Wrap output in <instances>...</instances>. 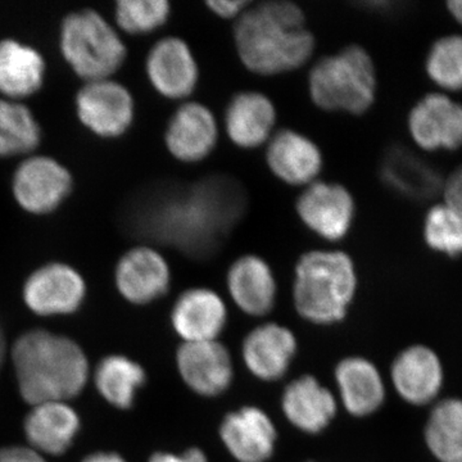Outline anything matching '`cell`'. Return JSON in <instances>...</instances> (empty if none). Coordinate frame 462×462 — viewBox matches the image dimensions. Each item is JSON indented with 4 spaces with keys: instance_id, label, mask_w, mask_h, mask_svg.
Listing matches in <instances>:
<instances>
[{
    "instance_id": "cell-9",
    "label": "cell",
    "mask_w": 462,
    "mask_h": 462,
    "mask_svg": "<svg viewBox=\"0 0 462 462\" xmlns=\"http://www.w3.org/2000/svg\"><path fill=\"white\" fill-rule=\"evenodd\" d=\"M297 214L312 233L328 242L345 239L356 215L354 197L343 185L316 180L298 197Z\"/></svg>"
},
{
    "instance_id": "cell-4",
    "label": "cell",
    "mask_w": 462,
    "mask_h": 462,
    "mask_svg": "<svg viewBox=\"0 0 462 462\" xmlns=\"http://www.w3.org/2000/svg\"><path fill=\"white\" fill-rule=\"evenodd\" d=\"M376 87L373 58L360 45L321 58L309 75L312 102L328 112L366 114L375 102Z\"/></svg>"
},
{
    "instance_id": "cell-27",
    "label": "cell",
    "mask_w": 462,
    "mask_h": 462,
    "mask_svg": "<svg viewBox=\"0 0 462 462\" xmlns=\"http://www.w3.org/2000/svg\"><path fill=\"white\" fill-rule=\"evenodd\" d=\"M145 382L144 367L124 355L106 356L94 370V384L100 397L118 410L132 409Z\"/></svg>"
},
{
    "instance_id": "cell-20",
    "label": "cell",
    "mask_w": 462,
    "mask_h": 462,
    "mask_svg": "<svg viewBox=\"0 0 462 462\" xmlns=\"http://www.w3.org/2000/svg\"><path fill=\"white\" fill-rule=\"evenodd\" d=\"M80 430V416L69 402L35 404L23 420L27 446L42 456L65 455Z\"/></svg>"
},
{
    "instance_id": "cell-5",
    "label": "cell",
    "mask_w": 462,
    "mask_h": 462,
    "mask_svg": "<svg viewBox=\"0 0 462 462\" xmlns=\"http://www.w3.org/2000/svg\"><path fill=\"white\" fill-rule=\"evenodd\" d=\"M60 45L67 65L85 83L112 79L127 56L126 45L115 27L94 9L65 17Z\"/></svg>"
},
{
    "instance_id": "cell-24",
    "label": "cell",
    "mask_w": 462,
    "mask_h": 462,
    "mask_svg": "<svg viewBox=\"0 0 462 462\" xmlns=\"http://www.w3.org/2000/svg\"><path fill=\"white\" fill-rule=\"evenodd\" d=\"M340 401L349 415L366 418L378 411L385 401V384L378 367L367 358L346 357L337 365Z\"/></svg>"
},
{
    "instance_id": "cell-12",
    "label": "cell",
    "mask_w": 462,
    "mask_h": 462,
    "mask_svg": "<svg viewBox=\"0 0 462 462\" xmlns=\"http://www.w3.org/2000/svg\"><path fill=\"white\" fill-rule=\"evenodd\" d=\"M176 366L184 384L202 397L220 396L233 383L229 349L218 340L182 342L176 352Z\"/></svg>"
},
{
    "instance_id": "cell-2",
    "label": "cell",
    "mask_w": 462,
    "mask_h": 462,
    "mask_svg": "<svg viewBox=\"0 0 462 462\" xmlns=\"http://www.w3.org/2000/svg\"><path fill=\"white\" fill-rule=\"evenodd\" d=\"M20 396L30 406L69 402L83 393L90 365L74 339L45 329L25 331L12 346Z\"/></svg>"
},
{
    "instance_id": "cell-3",
    "label": "cell",
    "mask_w": 462,
    "mask_h": 462,
    "mask_svg": "<svg viewBox=\"0 0 462 462\" xmlns=\"http://www.w3.org/2000/svg\"><path fill=\"white\" fill-rule=\"evenodd\" d=\"M293 302L300 318L316 325L345 320L357 291L351 256L342 251H311L294 269Z\"/></svg>"
},
{
    "instance_id": "cell-16",
    "label": "cell",
    "mask_w": 462,
    "mask_h": 462,
    "mask_svg": "<svg viewBox=\"0 0 462 462\" xmlns=\"http://www.w3.org/2000/svg\"><path fill=\"white\" fill-rule=\"evenodd\" d=\"M391 376L398 396L413 406H425L439 394L445 370L434 349L415 345L403 349L394 358Z\"/></svg>"
},
{
    "instance_id": "cell-32",
    "label": "cell",
    "mask_w": 462,
    "mask_h": 462,
    "mask_svg": "<svg viewBox=\"0 0 462 462\" xmlns=\"http://www.w3.org/2000/svg\"><path fill=\"white\" fill-rule=\"evenodd\" d=\"M171 14L167 0H118L115 20L129 35H145L165 25Z\"/></svg>"
},
{
    "instance_id": "cell-29",
    "label": "cell",
    "mask_w": 462,
    "mask_h": 462,
    "mask_svg": "<svg viewBox=\"0 0 462 462\" xmlns=\"http://www.w3.org/2000/svg\"><path fill=\"white\" fill-rule=\"evenodd\" d=\"M424 239L428 247L448 257L462 256V212L445 202L431 207L425 216Z\"/></svg>"
},
{
    "instance_id": "cell-26",
    "label": "cell",
    "mask_w": 462,
    "mask_h": 462,
    "mask_svg": "<svg viewBox=\"0 0 462 462\" xmlns=\"http://www.w3.org/2000/svg\"><path fill=\"white\" fill-rule=\"evenodd\" d=\"M45 60L32 45L0 41V94L2 98L23 100L38 93L44 84Z\"/></svg>"
},
{
    "instance_id": "cell-1",
    "label": "cell",
    "mask_w": 462,
    "mask_h": 462,
    "mask_svg": "<svg viewBox=\"0 0 462 462\" xmlns=\"http://www.w3.org/2000/svg\"><path fill=\"white\" fill-rule=\"evenodd\" d=\"M234 41L249 71L273 76L305 66L315 51V38L296 3L287 0L254 5L236 20Z\"/></svg>"
},
{
    "instance_id": "cell-36",
    "label": "cell",
    "mask_w": 462,
    "mask_h": 462,
    "mask_svg": "<svg viewBox=\"0 0 462 462\" xmlns=\"http://www.w3.org/2000/svg\"><path fill=\"white\" fill-rule=\"evenodd\" d=\"M148 462H208V458L199 447H191V448L185 449L181 454L154 452L149 457Z\"/></svg>"
},
{
    "instance_id": "cell-40",
    "label": "cell",
    "mask_w": 462,
    "mask_h": 462,
    "mask_svg": "<svg viewBox=\"0 0 462 462\" xmlns=\"http://www.w3.org/2000/svg\"><path fill=\"white\" fill-rule=\"evenodd\" d=\"M5 354H7V343H5V331H3L2 325H0V367L5 363Z\"/></svg>"
},
{
    "instance_id": "cell-30",
    "label": "cell",
    "mask_w": 462,
    "mask_h": 462,
    "mask_svg": "<svg viewBox=\"0 0 462 462\" xmlns=\"http://www.w3.org/2000/svg\"><path fill=\"white\" fill-rule=\"evenodd\" d=\"M0 135L18 154L32 153L42 142V129L32 109L20 100L0 98Z\"/></svg>"
},
{
    "instance_id": "cell-28",
    "label": "cell",
    "mask_w": 462,
    "mask_h": 462,
    "mask_svg": "<svg viewBox=\"0 0 462 462\" xmlns=\"http://www.w3.org/2000/svg\"><path fill=\"white\" fill-rule=\"evenodd\" d=\"M425 443L439 462H462V400L434 404L425 425Z\"/></svg>"
},
{
    "instance_id": "cell-33",
    "label": "cell",
    "mask_w": 462,
    "mask_h": 462,
    "mask_svg": "<svg viewBox=\"0 0 462 462\" xmlns=\"http://www.w3.org/2000/svg\"><path fill=\"white\" fill-rule=\"evenodd\" d=\"M251 5L248 0H211L206 3L209 11L223 20H238Z\"/></svg>"
},
{
    "instance_id": "cell-14",
    "label": "cell",
    "mask_w": 462,
    "mask_h": 462,
    "mask_svg": "<svg viewBox=\"0 0 462 462\" xmlns=\"http://www.w3.org/2000/svg\"><path fill=\"white\" fill-rule=\"evenodd\" d=\"M167 151L182 163H197L217 147L218 125L211 109L199 102H187L176 109L165 132Z\"/></svg>"
},
{
    "instance_id": "cell-11",
    "label": "cell",
    "mask_w": 462,
    "mask_h": 462,
    "mask_svg": "<svg viewBox=\"0 0 462 462\" xmlns=\"http://www.w3.org/2000/svg\"><path fill=\"white\" fill-rule=\"evenodd\" d=\"M145 71L153 89L167 99L188 98L199 81V62L193 51L176 36L161 39L151 48Z\"/></svg>"
},
{
    "instance_id": "cell-34",
    "label": "cell",
    "mask_w": 462,
    "mask_h": 462,
    "mask_svg": "<svg viewBox=\"0 0 462 462\" xmlns=\"http://www.w3.org/2000/svg\"><path fill=\"white\" fill-rule=\"evenodd\" d=\"M443 202L462 212V165L443 180Z\"/></svg>"
},
{
    "instance_id": "cell-25",
    "label": "cell",
    "mask_w": 462,
    "mask_h": 462,
    "mask_svg": "<svg viewBox=\"0 0 462 462\" xmlns=\"http://www.w3.org/2000/svg\"><path fill=\"white\" fill-rule=\"evenodd\" d=\"M380 173L392 189L416 200L430 199L442 193L445 180L433 166L400 145L388 149Z\"/></svg>"
},
{
    "instance_id": "cell-39",
    "label": "cell",
    "mask_w": 462,
    "mask_h": 462,
    "mask_svg": "<svg viewBox=\"0 0 462 462\" xmlns=\"http://www.w3.org/2000/svg\"><path fill=\"white\" fill-rule=\"evenodd\" d=\"M448 12L451 16L462 25V0H454V2L447 3Z\"/></svg>"
},
{
    "instance_id": "cell-17",
    "label": "cell",
    "mask_w": 462,
    "mask_h": 462,
    "mask_svg": "<svg viewBox=\"0 0 462 462\" xmlns=\"http://www.w3.org/2000/svg\"><path fill=\"white\" fill-rule=\"evenodd\" d=\"M270 171L288 185L307 187L318 180L324 158L321 149L303 134L291 129L273 133L266 149Z\"/></svg>"
},
{
    "instance_id": "cell-6",
    "label": "cell",
    "mask_w": 462,
    "mask_h": 462,
    "mask_svg": "<svg viewBox=\"0 0 462 462\" xmlns=\"http://www.w3.org/2000/svg\"><path fill=\"white\" fill-rule=\"evenodd\" d=\"M74 188L71 172L48 156H32L20 163L12 179L17 205L32 215H48L69 199Z\"/></svg>"
},
{
    "instance_id": "cell-23",
    "label": "cell",
    "mask_w": 462,
    "mask_h": 462,
    "mask_svg": "<svg viewBox=\"0 0 462 462\" xmlns=\"http://www.w3.org/2000/svg\"><path fill=\"white\" fill-rule=\"evenodd\" d=\"M276 125L273 100L260 91H240L225 111V129L234 145L254 149L269 143Z\"/></svg>"
},
{
    "instance_id": "cell-19",
    "label": "cell",
    "mask_w": 462,
    "mask_h": 462,
    "mask_svg": "<svg viewBox=\"0 0 462 462\" xmlns=\"http://www.w3.org/2000/svg\"><path fill=\"white\" fill-rule=\"evenodd\" d=\"M296 336L276 322L254 328L243 340V363L263 382H276L287 374L297 354Z\"/></svg>"
},
{
    "instance_id": "cell-35",
    "label": "cell",
    "mask_w": 462,
    "mask_h": 462,
    "mask_svg": "<svg viewBox=\"0 0 462 462\" xmlns=\"http://www.w3.org/2000/svg\"><path fill=\"white\" fill-rule=\"evenodd\" d=\"M0 462H47L44 456L29 446L0 447Z\"/></svg>"
},
{
    "instance_id": "cell-15",
    "label": "cell",
    "mask_w": 462,
    "mask_h": 462,
    "mask_svg": "<svg viewBox=\"0 0 462 462\" xmlns=\"http://www.w3.org/2000/svg\"><path fill=\"white\" fill-rule=\"evenodd\" d=\"M218 434L225 448L238 462L269 461L278 440V430L272 418L254 406L227 413Z\"/></svg>"
},
{
    "instance_id": "cell-31",
    "label": "cell",
    "mask_w": 462,
    "mask_h": 462,
    "mask_svg": "<svg viewBox=\"0 0 462 462\" xmlns=\"http://www.w3.org/2000/svg\"><path fill=\"white\" fill-rule=\"evenodd\" d=\"M425 71L440 89L462 90V36L447 35L434 42L425 60Z\"/></svg>"
},
{
    "instance_id": "cell-10",
    "label": "cell",
    "mask_w": 462,
    "mask_h": 462,
    "mask_svg": "<svg viewBox=\"0 0 462 462\" xmlns=\"http://www.w3.org/2000/svg\"><path fill=\"white\" fill-rule=\"evenodd\" d=\"M410 135L427 152L462 147V105L445 93L422 97L409 114Z\"/></svg>"
},
{
    "instance_id": "cell-21",
    "label": "cell",
    "mask_w": 462,
    "mask_h": 462,
    "mask_svg": "<svg viewBox=\"0 0 462 462\" xmlns=\"http://www.w3.org/2000/svg\"><path fill=\"white\" fill-rule=\"evenodd\" d=\"M227 291L240 311L254 318L273 311L278 294L270 264L256 254H245L234 261L226 275Z\"/></svg>"
},
{
    "instance_id": "cell-37",
    "label": "cell",
    "mask_w": 462,
    "mask_h": 462,
    "mask_svg": "<svg viewBox=\"0 0 462 462\" xmlns=\"http://www.w3.org/2000/svg\"><path fill=\"white\" fill-rule=\"evenodd\" d=\"M81 462H127L117 452L98 451L88 455Z\"/></svg>"
},
{
    "instance_id": "cell-18",
    "label": "cell",
    "mask_w": 462,
    "mask_h": 462,
    "mask_svg": "<svg viewBox=\"0 0 462 462\" xmlns=\"http://www.w3.org/2000/svg\"><path fill=\"white\" fill-rule=\"evenodd\" d=\"M171 324L182 342L217 340L227 324L226 305L212 289H188L172 307Z\"/></svg>"
},
{
    "instance_id": "cell-13",
    "label": "cell",
    "mask_w": 462,
    "mask_h": 462,
    "mask_svg": "<svg viewBox=\"0 0 462 462\" xmlns=\"http://www.w3.org/2000/svg\"><path fill=\"white\" fill-rule=\"evenodd\" d=\"M118 293L133 305H148L165 296L171 282L166 258L149 245H138L124 254L116 264Z\"/></svg>"
},
{
    "instance_id": "cell-38",
    "label": "cell",
    "mask_w": 462,
    "mask_h": 462,
    "mask_svg": "<svg viewBox=\"0 0 462 462\" xmlns=\"http://www.w3.org/2000/svg\"><path fill=\"white\" fill-rule=\"evenodd\" d=\"M14 156H18L17 149L14 148L7 139H5L0 135V158H9Z\"/></svg>"
},
{
    "instance_id": "cell-7",
    "label": "cell",
    "mask_w": 462,
    "mask_h": 462,
    "mask_svg": "<svg viewBox=\"0 0 462 462\" xmlns=\"http://www.w3.org/2000/svg\"><path fill=\"white\" fill-rule=\"evenodd\" d=\"M75 102L80 123L103 139L123 136L135 117L132 93L112 79L85 83L76 94Z\"/></svg>"
},
{
    "instance_id": "cell-22",
    "label": "cell",
    "mask_w": 462,
    "mask_h": 462,
    "mask_svg": "<svg viewBox=\"0 0 462 462\" xmlns=\"http://www.w3.org/2000/svg\"><path fill=\"white\" fill-rule=\"evenodd\" d=\"M282 410L296 430L319 434L327 430L338 411L337 398L312 375L289 383L282 392Z\"/></svg>"
},
{
    "instance_id": "cell-8",
    "label": "cell",
    "mask_w": 462,
    "mask_h": 462,
    "mask_svg": "<svg viewBox=\"0 0 462 462\" xmlns=\"http://www.w3.org/2000/svg\"><path fill=\"white\" fill-rule=\"evenodd\" d=\"M87 297L83 275L69 264L50 263L32 273L23 289V302L38 316L75 314Z\"/></svg>"
}]
</instances>
